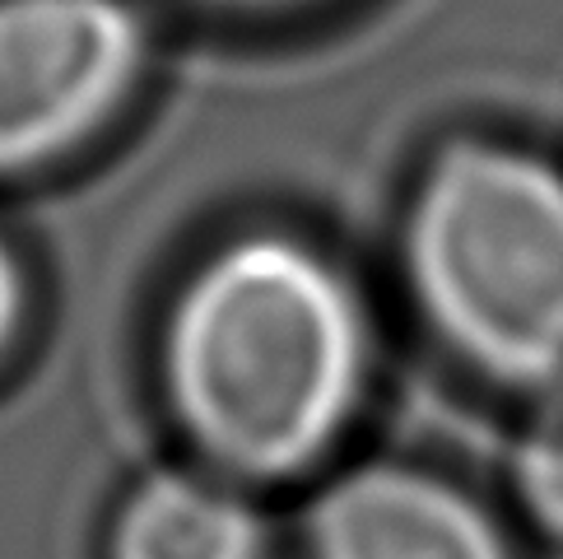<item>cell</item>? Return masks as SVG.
Wrapping results in <instances>:
<instances>
[{"label":"cell","instance_id":"obj_8","mask_svg":"<svg viewBox=\"0 0 563 559\" xmlns=\"http://www.w3.org/2000/svg\"><path fill=\"white\" fill-rule=\"evenodd\" d=\"M196 6H214V10H285V6H303V0H196Z\"/></svg>","mask_w":563,"mask_h":559},{"label":"cell","instance_id":"obj_4","mask_svg":"<svg viewBox=\"0 0 563 559\" xmlns=\"http://www.w3.org/2000/svg\"><path fill=\"white\" fill-rule=\"evenodd\" d=\"M312 559H512L494 517L429 471L368 462L317 494Z\"/></svg>","mask_w":563,"mask_h":559},{"label":"cell","instance_id":"obj_6","mask_svg":"<svg viewBox=\"0 0 563 559\" xmlns=\"http://www.w3.org/2000/svg\"><path fill=\"white\" fill-rule=\"evenodd\" d=\"M517 494L540 527L563 536V406H545L521 438Z\"/></svg>","mask_w":563,"mask_h":559},{"label":"cell","instance_id":"obj_2","mask_svg":"<svg viewBox=\"0 0 563 559\" xmlns=\"http://www.w3.org/2000/svg\"><path fill=\"white\" fill-rule=\"evenodd\" d=\"M406 275L466 364L563 406V168L498 140L448 145L415 187Z\"/></svg>","mask_w":563,"mask_h":559},{"label":"cell","instance_id":"obj_1","mask_svg":"<svg viewBox=\"0 0 563 559\" xmlns=\"http://www.w3.org/2000/svg\"><path fill=\"white\" fill-rule=\"evenodd\" d=\"M164 387L214 467L247 481L298 475L345 434L368 387L364 304L298 238H233L173 298Z\"/></svg>","mask_w":563,"mask_h":559},{"label":"cell","instance_id":"obj_5","mask_svg":"<svg viewBox=\"0 0 563 559\" xmlns=\"http://www.w3.org/2000/svg\"><path fill=\"white\" fill-rule=\"evenodd\" d=\"M112 559H261V517L229 485L191 471L140 481L112 523Z\"/></svg>","mask_w":563,"mask_h":559},{"label":"cell","instance_id":"obj_3","mask_svg":"<svg viewBox=\"0 0 563 559\" xmlns=\"http://www.w3.org/2000/svg\"><path fill=\"white\" fill-rule=\"evenodd\" d=\"M145 56L131 0H0V173L93 135L140 85Z\"/></svg>","mask_w":563,"mask_h":559},{"label":"cell","instance_id":"obj_7","mask_svg":"<svg viewBox=\"0 0 563 559\" xmlns=\"http://www.w3.org/2000/svg\"><path fill=\"white\" fill-rule=\"evenodd\" d=\"M24 313H29V280H24L14 248L0 238V354L10 350L14 331L24 327Z\"/></svg>","mask_w":563,"mask_h":559}]
</instances>
